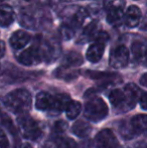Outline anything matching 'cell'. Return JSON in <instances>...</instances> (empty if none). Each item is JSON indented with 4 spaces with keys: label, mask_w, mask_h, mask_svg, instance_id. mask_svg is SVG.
Instances as JSON below:
<instances>
[{
    "label": "cell",
    "mask_w": 147,
    "mask_h": 148,
    "mask_svg": "<svg viewBox=\"0 0 147 148\" xmlns=\"http://www.w3.org/2000/svg\"><path fill=\"white\" fill-rule=\"evenodd\" d=\"M141 92L134 84H127L122 89H115L109 94L110 100L114 109L119 113H124L132 110L139 101Z\"/></svg>",
    "instance_id": "cell-1"
},
{
    "label": "cell",
    "mask_w": 147,
    "mask_h": 148,
    "mask_svg": "<svg viewBox=\"0 0 147 148\" xmlns=\"http://www.w3.org/2000/svg\"><path fill=\"white\" fill-rule=\"evenodd\" d=\"M4 105L13 114L22 115L27 114L31 108L32 98L30 93L25 89H16L8 93L4 97Z\"/></svg>",
    "instance_id": "cell-2"
},
{
    "label": "cell",
    "mask_w": 147,
    "mask_h": 148,
    "mask_svg": "<svg viewBox=\"0 0 147 148\" xmlns=\"http://www.w3.org/2000/svg\"><path fill=\"white\" fill-rule=\"evenodd\" d=\"M71 101L68 94H59L53 96L46 92H40L36 95V107L39 111H49L53 114H59L66 109Z\"/></svg>",
    "instance_id": "cell-3"
},
{
    "label": "cell",
    "mask_w": 147,
    "mask_h": 148,
    "mask_svg": "<svg viewBox=\"0 0 147 148\" xmlns=\"http://www.w3.org/2000/svg\"><path fill=\"white\" fill-rule=\"evenodd\" d=\"M17 125L21 135L27 140L36 141L42 135V128L39 123L27 114L19 115L17 118Z\"/></svg>",
    "instance_id": "cell-4"
},
{
    "label": "cell",
    "mask_w": 147,
    "mask_h": 148,
    "mask_svg": "<svg viewBox=\"0 0 147 148\" xmlns=\"http://www.w3.org/2000/svg\"><path fill=\"white\" fill-rule=\"evenodd\" d=\"M108 106L101 98H94L85 105L84 115L89 121L100 122L108 115Z\"/></svg>",
    "instance_id": "cell-5"
},
{
    "label": "cell",
    "mask_w": 147,
    "mask_h": 148,
    "mask_svg": "<svg viewBox=\"0 0 147 148\" xmlns=\"http://www.w3.org/2000/svg\"><path fill=\"white\" fill-rule=\"evenodd\" d=\"M87 16H88L87 10L83 7H80V6H73L72 8H66L63 13V24L69 26L76 31L79 27L83 25Z\"/></svg>",
    "instance_id": "cell-6"
},
{
    "label": "cell",
    "mask_w": 147,
    "mask_h": 148,
    "mask_svg": "<svg viewBox=\"0 0 147 148\" xmlns=\"http://www.w3.org/2000/svg\"><path fill=\"white\" fill-rule=\"evenodd\" d=\"M17 60L21 64L27 66H36V64H40L43 60V56L40 47L34 45L32 47H28V49H24L17 57Z\"/></svg>",
    "instance_id": "cell-7"
},
{
    "label": "cell",
    "mask_w": 147,
    "mask_h": 148,
    "mask_svg": "<svg viewBox=\"0 0 147 148\" xmlns=\"http://www.w3.org/2000/svg\"><path fill=\"white\" fill-rule=\"evenodd\" d=\"M129 59L130 55L127 47H124V45H119V47H116L111 51L109 62H110V66L112 68L123 69L128 64Z\"/></svg>",
    "instance_id": "cell-8"
},
{
    "label": "cell",
    "mask_w": 147,
    "mask_h": 148,
    "mask_svg": "<svg viewBox=\"0 0 147 148\" xmlns=\"http://www.w3.org/2000/svg\"><path fill=\"white\" fill-rule=\"evenodd\" d=\"M96 148H118L119 142L110 129H103L95 138Z\"/></svg>",
    "instance_id": "cell-9"
},
{
    "label": "cell",
    "mask_w": 147,
    "mask_h": 148,
    "mask_svg": "<svg viewBox=\"0 0 147 148\" xmlns=\"http://www.w3.org/2000/svg\"><path fill=\"white\" fill-rule=\"evenodd\" d=\"M30 41V35L24 30H16L12 33L10 36L9 43L11 47L15 51L22 49L29 43Z\"/></svg>",
    "instance_id": "cell-10"
},
{
    "label": "cell",
    "mask_w": 147,
    "mask_h": 148,
    "mask_svg": "<svg viewBox=\"0 0 147 148\" xmlns=\"http://www.w3.org/2000/svg\"><path fill=\"white\" fill-rule=\"evenodd\" d=\"M141 20V10L136 5H131L124 14V21L128 27H136Z\"/></svg>",
    "instance_id": "cell-11"
},
{
    "label": "cell",
    "mask_w": 147,
    "mask_h": 148,
    "mask_svg": "<svg viewBox=\"0 0 147 148\" xmlns=\"http://www.w3.org/2000/svg\"><path fill=\"white\" fill-rule=\"evenodd\" d=\"M105 51V43L95 41L94 43L90 45L87 49L86 58L91 62H98L102 59Z\"/></svg>",
    "instance_id": "cell-12"
},
{
    "label": "cell",
    "mask_w": 147,
    "mask_h": 148,
    "mask_svg": "<svg viewBox=\"0 0 147 148\" xmlns=\"http://www.w3.org/2000/svg\"><path fill=\"white\" fill-rule=\"evenodd\" d=\"M131 53L133 59L138 64L147 66V45L139 41H135L131 45Z\"/></svg>",
    "instance_id": "cell-13"
},
{
    "label": "cell",
    "mask_w": 147,
    "mask_h": 148,
    "mask_svg": "<svg viewBox=\"0 0 147 148\" xmlns=\"http://www.w3.org/2000/svg\"><path fill=\"white\" fill-rule=\"evenodd\" d=\"M15 20V12L8 4L0 5V26L8 27Z\"/></svg>",
    "instance_id": "cell-14"
},
{
    "label": "cell",
    "mask_w": 147,
    "mask_h": 148,
    "mask_svg": "<svg viewBox=\"0 0 147 148\" xmlns=\"http://www.w3.org/2000/svg\"><path fill=\"white\" fill-rule=\"evenodd\" d=\"M100 31H101L100 23H99L97 20H94V21L90 22V23L84 28V30H83L79 40L82 41V42H86V41L95 39L97 34H98Z\"/></svg>",
    "instance_id": "cell-15"
},
{
    "label": "cell",
    "mask_w": 147,
    "mask_h": 148,
    "mask_svg": "<svg viewBox=\"0 0 147 148\" xmlns=\"http://www.w3.org/2000/svg\"><path fill=\"white\" fill-rule=\"evenodd\" d=\"M132 128L136 135L138 134H144L147 133V115L146 114H140L136 115L130 120Z\"/></svg>",
    "instance_id": "cell-16"
},
{
    "label": "cell",
    "mask_w": 147,
    "mask_h": 148,
    "mask_svg": "<svg viewBox=\"0 0 147 148\" xmlns=\"http://www.w3.org/2000/svg\"><path fill=\"white\" fill-rule=\"evenodd\" d=\"M84 60L83 57L79 53L76 51H70L69 53L65 56L62 62V66L64 68H76V66H80L83 64Z\"/></svg>",
    "instance_id": "cell-17"
},
{
    "label": "cell",
    "mask_w": 147,
    "mask_h": 148,
    "mask_svg": "<svg viewBox=\"0 0 147 148\" xmlns=\"http://www.w3.org/2000/svg\"><path fill=\"white\" fill-rule=\"evenodd\" d=\"M72 131L74 134H76L80 138H85L87 137L92 131V126L88 122L84 120H79L73 125Z\"/></svg>",
    "instance_id": "cell-18"
},
{
    "label": "cell",
    "mask_w": 147,
    "mask_h": 148,
    "mask_svg": "<svg viewBox=\"0 0 147 148\" xmlns=\"http://www.w3.org/2000/svg\"><path fill=\"white\" fill-rule=\"evenodd\" d=\"M66 115L69 119L74 120L79 116V114L81 113V110H82V105H81L80 102L78 101H70L68 103L67 107H66Z\"/></svg>",
    "instance_id": "cell-19"
},
{
    "label": "cell",
    "mask_w": 147,
    "mask_h": 148,
    "mask_svg": "<svg viewBox=\"0 0 147 148\" xmlns=\"http://www.w3.org/2000/svg\"><path fill=\"white\" fill-rule=\"evenodd\" d=\"M124 17V10H110L107 11V21L112 25H117Z\"/></svg>",
    "instance_id": "cell-20"
},
{
    "label": "cell",
    "mask_w": 147,
    "mask_h": 148,
    "mask_svg": "<svg viewBox=\"0 0 147 148\" xmlns=\"http://www.w3.org/2000/svg\"><path fill=\"white\" fill-rule=\"evenodd\" d=\"M55 76H57V78L64 79V80H66V81H71L77 78L78 72H73V71L70 70V68L61 66V68L57 69V72H55Z\"/></svg>",
    "instance_id": "cell-21"
},
{
    "label": "cell",
    "mask_w": 147,
    "mask_h": 148,
    "mask_svg": "<svg viewBox=\"0 0 147 148\" xmlns=\"http://www.w3.org/2000/svg\"><path fill=\"white\" fill-rule=\"evenodd\" d=\"M125 0H104V8L106 11L110 10H124Z\"/></svg>",
    "instance_id": "cell-22"
},
{
    "label": "cell",
    "mask_w": 147,
    "mask_h": 148,
    "mask_svg": "<svg viewBox=\"0 0 147 148\" xmlns=\"http://www.w3.org/2000/svg\"><path fill=\"white\" fill-rule=\"evenodd\" d=\"M120 133H121L122 137H123V138H126V139H131L136 136V133L134 132L130 122H129V124L126 122L122 123L121 126H120Z\"/></svg>",
    "instance_id": "cell-23"
},
{
    "label": "cell",
    "mask_w": 147,
    "mask_h": 148,
    "mask_svg": "<svg viewBox=\"0 0 147 148\" xmlns=\"http://www.w3.org/2000/svg\"><path fill=\"white\" fill-rule=\"evenodd\" d=\"M57 148H78V145L74 139L62 137L57 140Z\"/></svg>",
    "instance_id": "cell-24"
},
{
    "label": "cell",
    "mask_w": 147,
    "mask_h": 148,
    "mask_svg": "<svg viewBox=\"0 0 147 148\" xmlns=\"http://www.w3.org/2000/svg\"><path fill=\"white\" fill-rule=\"evenodd\" d=\"M68 128V124L67 122L63 120H59V121H57L53 125V131L57 133H63L67 130Z\"/></svg>",
    "instance_id": "cell-25"
},
{
    "label": "cell",
    "mask_w": 147,
    "mask_h": 148,
    "mask_svg": "<svg viewBox=\"0 0 147 148\" xmlns=\"http://www.w3.org/2000/svg\"><path fill=\"white\" fill-rule=\"evenodd\" d=\"M108 40H109V34L106 31H100L97 34L96 38H95V41H99V42L105 43V45H106V42Z\"/></svg>",
    "instance_id": "cell-26"
},
{
    "label": "cell",
    "mask_w": 147,
    "mask_h": 148,
    "mask_svg": "<svg viewBox=\"0 0 147 148\" xmlns=\"http://www.w3.org/2000/svg\"><path fill=\"white\" fill-rule=\"evenodd\" d=\"M0 148H9V141L5 133L0 129Z\"/></svg>",
    "instance_id": "cell-27"
},
{
    "label": "cell",
    "mask_w": 147,
    "mask_h": 148,
    "mask_svg": "<svg viewBox=\"0 0 147 148\" xmlns=\"http://www.w3.org/2000/svg\"><path fill=\"white\" fill-rule=\"evenodd\" d=\"M140 105L143 109L147 110V94H143V95L140 96Z\"/></svg>",
    "instance_id": "cell-28"
},
{
    "label": "cell",
    "mask_w": 147,
    "mask_h": 148,
    "mask_svg": "<svg viewBox=\"0 0 147 148\" xmlns=\"http://www.w3.org/2000/svg\"><path fill=\"white\" fill-rule=\"evenodd\" d=\"M6 51V45L3 40H0V59L4 57Z\"/></svg>",
    "instance_id": "cell-29"
},
{
    "label": "cell",
    "mask_w": 147,
    "mask_h": 148,
    "mask_svg": "<svg viewBox=\"0 0 147 148\" xmlns=\"http://www.w3.org/2000/svg\"><path fill=\"white\" fill-rule=\"evenodd\" d=\"M139 82H140V85H141V86L147 88V73L142 75L141 78H140V80H139Z\"/></svg>",
    "instance_id": "cell-30"
},
{
    "label": "cell",
    "mask_w": 147,
    "mask_h": 148,
    "mask_svg": "<svg viewBox=\"0 0 147 148\" xmlns=\"http://www.w3.org/2000/svg\"><path fill=\"white\" fill-rule=\"evenodd\" d=\"M135 148H147V142H141L136 145Z\"/></svg>",
    "instance_id": "cell-31"
},
{
    "label": "cell",
    "mask_w": 147,
    "mask_h": 148,
    "mask_svg": "<svg viewBox=\"0 0 147 148\" xmlns=\"http://www.w3.org/2000/svg\"><path fill=\"white\" fill-rule=\"evenodd\" d=\"M20 148H34L31 146V145L27 144V143H25V144H22L21 146H20Z\"/></svg>",
    "instance_id": "cell-32"
},
{
    "label": "cell",
    "mask_w": 147,
    "mask_h": 148,
    "mask_svg": "<svg viewBox=\"0 0 147 148\" xmlns=\"http://www.w3.org/2000/svg\"><path fill=\"white\" fill-rule=\"evenodd\" d=\"M62 1H65V0H51V2L53 4L59 3V2H62Z\"/></svg>",
    "instance_id": "cell-33"
},
{
    "label": "cell",
    "mask_w": 147,
    "mask_h": 148,
    "mask_svg": "<svg viewBox=\"0 0 147 148\" xmlns=\"http://www.w3.org/2000/svg\"><path fill=\"white\" fill-rule=\"evenodd\" d=\"M24 1H26V2H30V1H34V0H24Z\"/></svg>",
    "instance_id": "cell-34"
},
{
    "label": "cell",
    "mask_w": 147,
    "mask_h": 148,
    "mask_svg": "<svg viewBox=\"0 0 147 148\" xmlns=\"http://www.w3.org/2000/svg\"><path fill=\"white\" fill-rule=\"evenodd\" d=\"M0 70H1V66H0Z\"/></svg>",
    "instance_id": "cell-35"
},
{
    "label": "cell",
    "mask_w": 147,
    "mask_h": 148,
    "mask_svg": "<svg viewBox=\"0 0 147 148\" xmlns=\"http://www.w3.org/2000/svg\"><path fill=\"white\" fill-rule=\"evenodd\" d=\"M0 1H3V0H0Z\"/></svg>",
    "instance_id": "cell-36"
}]
</instances>
